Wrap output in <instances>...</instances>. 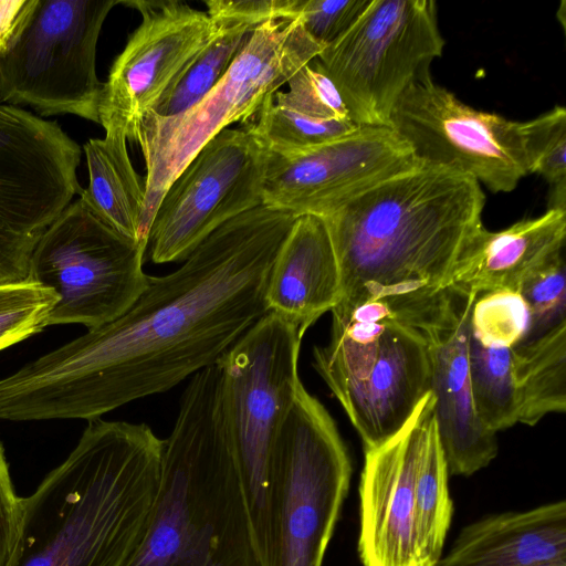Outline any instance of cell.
Returning <instances> with one entry per match:
<instances>
[{"label": "cell", "mask_w": 566, "mask_h": 566, "mask_svg": "<svg viewBox=\"0 0 566 566\" xmlns=\"http://www.w3.org/2000/svg\"><path fill=\"white\" fill-rule=\"evenodd\" d=\"M296 217L261 205L149 276L120 316L0 379V419L88 421L165 392L218 359L269 310L266 286Z\"/></svg>", "instance_id": "obj_1"}, {"label": "cell", "mask_w": 566, "mask_h": 566, "mask_svg": "<svg viewBox=\"0 0 566 566\" xmlns=\"http://www.w3.org/2000/svg\"><path fill=\"white\" fill-rule=\"evenodd\" d=\"M484 202L472 177L421 161L348 197L322 217L340 272L338 304L381 300L397 310L444 291L483 226Z\"/></svg>", "instance_id": "obj_2"}, {"label": "cell", "mask_w": 566, "mask_h": 566, "mask_svg": "<svg viewBox=\"0 0 566 566\" xmlns=\"http://www.w3.org/2000/svg\"><path fill=\"white\" fill-rule=\"evenodd\" d=\"M165 439L146 423L88 421L24 500L15 566H126L158 491Z\"/></svg>", "instance_id": "obj_3"}, {"label": "cell", "mask_w": 566, "mask_h": 566, "mask_svg": "<svg viewBox=\"0 0 566 566\" xmlns=\"http://www.w3.org/2000/svg\"><path fill=\"white\" fill-rule=\"evenodd\" d=\"M220 388L217 364L190 377L145 535L126 566H260Z\"/></svg>", "instance_id": "obj_4"}, {"label": "cell", "mask_w": 566, "mask_h": 566, "mask_svg": "<svg viewBox=\"0 0 566 566\" xmlns=\"http://www.w3.org/2000/svg\"><path fill=\"white\" fill-rule=\"evenodd\" d=\"M324 49L297 19L256 27L217 85L189 109L171 116L148 114L138 143L146 165V198L140 231L148 234L170 185L200 149L231 124L245 123L264 102Z\"/></svg>", "instance_id": "obj_5"}, {"label": "cell", "mask_w": 566, "mask_h": 566, "mask_svg": "<svg viewBox=\"0 0 566 566\" xmlns=\"http://www.w3.org/2000/svg\"><path fill=\"white\" fill-rule=\"evenodd\" d=\"M304 334L268 312L216 363L221 411L245 496L260 566L270 564L269 471L279 430L302 385Z\"/></svg>", "instance_id": "obj_6"}, {"label": "cell", "mask_w": 566, "mask_h": 566, "mask_svg": "<svg viewBox=\"0 0 566 566\" xmlns=\"http://www.w3.org/2000/svg\"><path fill=\"white\" fill-rule=\"evenodd\" d=\"M352 461L329 412L302 384L273 444L269 566H322Z\"/></svg>", "instance_id": "obj_7"}, {"label": "cell", "mask_w": 566, "mask_h": 566, "mask_svg": "<svg viewBox=\"0 0 566 566\" xmlns=\"http://www.w3.org/2000/svg\"><path fill=\"white\" fill-rule=\"evenodd\" d=\"M117 4L122 0H27L0 51V103L99 124L104 82L96 74V48Z\"/></svg>", "instance_id": "obj_8"}, {"label": "cell", "mask_w": 566, "mask_h": 566, "mask_svg": "<svg viewBox=\"0 0 566 566\" xmlns=\"http://www.w3.org/2000/svg\"><path fill=\"white\" fill-rule=\"evenodd\" d=\"M443 48L436 1L369 0L316 60L357 125L389 126L400 96L430 76Z\"/></svg>", "instance_id": "obj_9"}, {"label": "cell", "mask_w": 566, "mask_h": 566, "mask_svg": "<svg viewBox=\"0 0 566 566\" xmlns=\"http://www.w3.org/2000/svg\"><path fill=\"white\" fill-rule=\"evenodd\" d=\"M146 249L106 224L81 197L73 200L46 228L29 260L28 280L57 297L49 325L91 329L120 316L148 283Z\"/></svg>", "instance_id": "obj_10"}, {"label": "cell", "mask_w": 566, "mask_h": 566, "mask_svg": "<svg viewBox=\"0 0 566 566\" xmlns=\"http://www.w3.org/2000/svg\"><path fill=\"white\" fill-rule=\"evenodd\" d=\"M82 151L56 122L0 104V283L28 280L39 239L82 195Z\"/></svg>", "instance_id": "obj_11"}, {"label": "cell", "mask_w": 566, "mask_h": 566, "mask_svg": "<svg viewBox=\"0 0 566 566\" xmlns=\"http://www.w3.org/2000/svg\"><path fill=\"white\" fill-rule=\"evenodd\" d=\"M271 156L245 124L210 139L157 208L147 244L151 261H185L219 227L263 205Z\"/></svg>", "instance_id": "obj_12"}, {"label": "cell", "mask_w": 566, "mask_h": 566, "mask_svg": "<svg viewBox=\"0 0 566 566\" xmlns=\"http://www.w3.org/2000/svg\"><path fill=\"white\" fill-rule=\"evenodd\" d=\"M389 126L419 161L470 176L492 192H510L530 174L524 122L475 109L431 75L405 91Z\"/></svg>", "instance_id": "obj_13"}, {"label": "cell", "mask_w": 566, "mask_h": 566, "mask_svg": "<svg viewBox=\"0 0 566 566\" xmlns=\"http://www.w3.org/2000/svg\"><path fill=\"white\" fill-rule=\"evenodd\" d=\"M142 14L104 82L99 124L135 142L144 118L172 92L200 53L218 36L206 11L184 1L122 0Z\"/></svg>", "instance_id": "obj_14"}, {"label": "cell", "mask_w": 566, "mask_h": 566, "mask_svg": "<svg viewBox=\"0 0 566 566\" xmlns=\"http://www.w3.org/2000/svg\"><path fill=\"white\" fill-rule=\"evenodd\" d=\"M473 292L448 286L409 305L401 315L421 332L430 363L434 419L449 474L469 476L497 454L496 433L480 420L469 366L470 314Z\"/></svg>", "instance_id": "obj_15"}, {"label": "cell", "mask_w": 566, "mask_h": 566, "mask_svg": "<svg viewBox=\"0 0 566 566\" xmlns=\"http://www.w3.org/2000/svg\"><path fill=\"white\" fill-rule=\"evenodd\" d=\"M418 163L390 126H360L298 154L272 153L263 205L322 218L352 195Z\"/></svg>", "instance_id": "obj_16"}, {"label": "cell", "mask_w": 566, "mask_h": 566, "mask_svg": "<svg viewBox=\"0 0 566 566\" xmlns=\"http://www.w3.org/2000/svg\"><path fill=\"white\" fill-rule=\"evenodd\" d=\"M431 391L406 424L380 446L365 450L359 480L358 554L364 566H418L415 488Z\"/></svg>", "instance_id": "obj_17"}, {"label": "cell", "mask_w": 566, "mask_h": 566, "mask_svg": "<svg viewBox=\"0 0 566 566\" xmlns=\"http://www.w3.org/2000/svg\"><path fill=\"white\" fill-rule=\"evenodd\" d=\"M430 391L426 339L396 312L368 377L339 403L368 450L395 436Z\"/></svg>", "instance_id": "obj_18"}, {"label": "cell", "mask_w": 566, "mask_h": 566, "mask_svg": "<svg viewBox=\"0 0 566 566\" xmlns=\"http://www.w3.org/2000/svg\"><path fill=\"white\" fill-rule=\"evenodd\" d=\"M565 238L566 210L556 208L500 231L482 226L462 251L449 286L476 295L496 290L518 292L531 275L563 254Z\"/></svg>", "instance_id": "obj_19"}, {"label": "cell", "mask_w": 566, "mask_h": 566, "mask_svg": "<svg viewBox=\"0 0 566 566\" xmlns=\"http://www.w3.org/2000/svg\"><path fill=\"white\" fill-rule=\"evenodd\" d=\"M266 305L303 334L340 300V272L324 220L296 217L273 262Z\"/></svg>", "instance_id": "obj_20"}, {"label": "cell", "mask_w": 566, "mask_h": 566, "mask_svg": "<svg viewBox=\"0 0 566 566\" xmlns=\"http://www.w3.org/2000/svg\"><path fill=\"white\" fill-rule=\"evenodd\" d=\"M566 564V502L485 516L462 528L437 566Z\"/></svg>", "instance_id": "obj_21"}, {"label": "cell", "mask_w": 566, "mask_h": 566, "mask_svg": "<svg viewBox=\"0 0 566 566\" xmlns=\"http://www.w3.org/2000/svg\"><path fill=\"white\" fill-rule=\"evenodd\" d=\"M331 312L329 340L314 347L313 366L340 401L368 377L396 312L381 300L356 306L337 304Z\"/></svg>", "instance_id": "obj_22"}, {"label": "cell", "mask_w": 566, "mask_h": 566, "mask_svg": "<svg viewBox=\"0 0 566 566\" xmlns=\"http://www.w3.org/2000/svg\"><path fill=\"white\" fill-rule=\"evenodd\" d=\"M105 132L104 138H91L83 145L90 182L80 197L115 231L147 245L140 231L145 179L132 165L125 132Z\"/></svg>", "instance_id": "obj_23"}, {"label": "cell", "mask_w": 566, "mask_h": 566, "mask_svg": "<svg viewBox=\"0 0 566 566\" xmlns=\"http://www.w3.org/2000/svg\"><path fill=\"white\" fill-rule=\"evenodd\" d=\"M518 422L535 426L566 409V321L512 348Z\"/></svg>", "instance_id": "obj_24"}, {"label": "cell", "mask_w": 566, "mask_h": 566, "mask_svg": "<svg viewBox=\"0 0 566 566\" xmlns=\"http://www.w3.org/2000/svg\"><path fill=\"white\" fill-rule=\"evenodd\" d=\"M448 478V467L432 413L424 430L415 488L418 566H437L442 556L453 513Z\"/></svg>", "instance_id": "obj_25"}, {"label": "cell", "mask_w": 566, "mask_h": 566, "mask_svg": "<svg viewBox=\"0 0 566 566\" xmlns=\"http://www.w3.org/2000/svg\"><path fill=\"white\" fill-rule=\"evenodd\" d=\"M469 366L473 401L482 423L494 433L517 423L512 348L485 347L470 335Z\"/></svg>", "instance_id": "obj_26"}, {"label": "cell", "mask_w": 566, "mask_h": 566, "mask_svg": "<svg viewBox=\"0 0 566 566\" xmlns=\"http://www.w3.org/2000/svg\"><path fill=\"white\" fill-rule=\"evenodd\" d=\"M245 124L279 156H290L344 137L360 126L353 120H321L274 104L270 96Z\"/></svg>", "instance_id": "obj_27"}, {"label": "cell", "mask_w": 566, "mask_h": 566, "mask_svg": "<svg viewBox=\"0 0 566 566\" xmlns=\"http://www.w3.org/2000/svg\"><path fill=\"white\" fill-rule=\"evenodd\" d=\"M220 28L218 36L200 53L172 92L149 114L171 117L201 101L227 73L254 30L247 25Z\"/></svg>", "instance_id": "obj_28"}, {"label": "cell", "mask_w": 566, "mask_h": 566, "mask_svg": "<svg viewBox=\"0 0 566 566\" xmlns=\"http://www.w3.org/2000/svg\"><path fill=\"white\" fill-rule=\"evenodd\" d=\"M531 314L517 291L496 290L476 295L470 314V335L490 348H513L525 342Z\"/></svg>", "instance_id": "obj_29"}, {"label": "cell", "mask_w": 566, "mask_h": 566, "mask_svg": "<svg viewBox=\"0 0 566 566\" xmlns=\"http://www.w3.org/2000/svg\"><path fill=\"white\" fill-rule=\"evenodd\" d=\"M530 174L551 187L549 207L566 210V111L555 106L524 122Z\"/></svg>", "instance_id": "obj_30"}, {"label": "cell", "mask_w": 566, "mask_h": 566, "mask_svg": "<svg viewBox=\"0 0 566 566\" xmlns=\"http://www.w3.org/2000/svg\"><path fill=\"white\" fill-rule=\"evenodd\" d=\"M55 293L30 280L0 283V350L49 326Z\"/></svg>", "instance_id": "obj_31"}, {"label": "cell", "mask_w": 566, "mask_h": 566, "mask_svg": "<svg viewBox=\"0 0 566 566\" xmlns=\"http://www.w3.org/2000/svg\"><path fill=\"white\" fill-rule=\"evenodd\" d=\"M287 85L289 91H276L272 95L277 106L314 119L353 120L336 86L316 59L292 75Z\"/></svg>", "instance_id": "obj_32"}, {"label": "cell", "mask_w": 566, "mask_h": 566, "mask_svg": "<svg viewBox=\"0 0 566 566\" xmlns=\"http://www.w3.org/2000/svg\"><path fill=\"white\" fill-rule=\"evenodd\" d=\"M518 292L531 314L527 339L537 337L565 322L566 269L563 254L531 275Z\"/></svg>", "instance_id": "obj_33"}, {"label": "cell", "mask_w": 566, "mask_h": 566, "mask_svg": "<svg viewBox=\"0 0 566 566\" xmlns=\"http://www.w3.org/2000/svg\"><path fill=\"white\" fill-rule=\"evenodd\" d=\"M205 3L206 12L218 27L255 29L269 21L296 19L302 0H209Z\"/></svg>", "instance_id": "obj_34"}, {"label": "cell", "mask_w": 566, "mask_h": 566, "mask_svg": "<svg viewBox=\"0 0 566 566\" xmlns=\"http://www.w3.org/2000/svg\"><path fill=\"white\" fill-rule=\"evenodd\" d=\"M369 0H302L296 19L316 42L326 46L343 34Z\"/></svg>", "instance_id": "obj_35"}, {"label": "cell", "mask_w": 566, "mask_h": 566, "mask_svg": "<svg viewBox=\"0 0 566 566\" xmlns=\"http://www.w3.org/2000/svg\"><path fill=\"white\" fill-rule=\"evenodd\" d=\"M24 500L13 488L0 442V566H15L22 544Z\"/></svg>", "instance_id": "obj_36"}, {"label": "cell", "mask_w": 566, "mask_h": 566, "mask_svg": "<svg viewBox=\"0 0 566 566\" xmlns=\"http://www.w3.org/2000/svg\"><path fill=\"white\" fill-rule=\"evenodd\" d=\"M555 566H566V564L555 565Z\"/></svg>", "instance_id": "obj_37"}]
</instances>
